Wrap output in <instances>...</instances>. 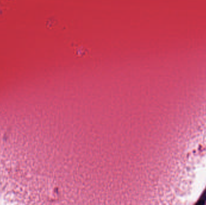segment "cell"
Instances as JSON below:
<instances>
[{"label": "cell", "mask_w": 206, "mask_h": 205, "mask_svg": "<svg viewBox=\"0 0 206 205\" xmlns=\"http://www.w3.org/2000/svg\"><path fill=\"white\" fill-rule=\"evenodd\" d=\"M206 202V190L204 191L201 196V198L200 199L199 202L197 203L198 204H203Z\"/></svg>", "instance_id": "cell-1"}]
</instances>
